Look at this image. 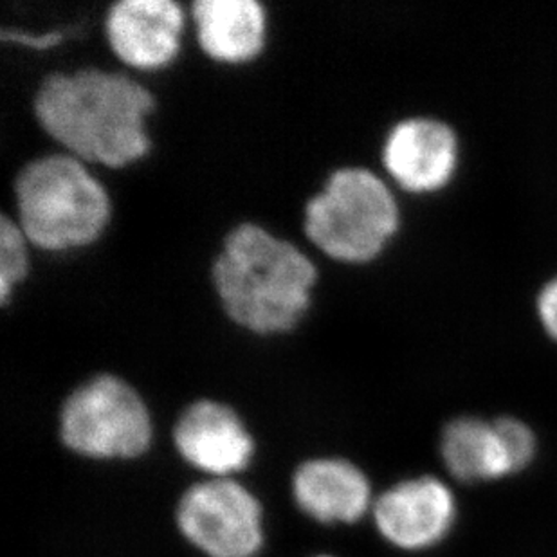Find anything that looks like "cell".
I'll list each match as a JSON object with an SVG mask.
<instances>
[{
    "mask_svg": "<svg viewBox=\"0 0 557 557\" xmlns=\"http://www.w3.org/2000/svg\"><path fill=\"white\" fill-rule=\"evenodd\" d=\"M32 107L44 134L82 163L125 169L152 147L147 117L156 96L128 74L90 65L48 74Z\"/></svg>",
    "mask_w": 557,
    "mask_h": 557,
    "instance_id": "1",
    "label": "cell"
},
{
    "mask_svg": "<svg viewBox=\"0 0 557 557\" xmlns=\"http://www.w3.org/2000/svg\"><path fill=\"white\" fill-rule=\"evenodd\" d=\"M216 304L233 325L257 336L287 334L312 301L318 268L296 244L257 222H238L211 260Z\"/></svg>",
    "mask_w": 557,
    "mask_h": 557,
    "instance_id": "2",
    "label": "cell"
},
{
    "mask_svg": "<svg viewBox=\"0 0 557 557\" xmlns=\"http://www.w3.org/2000/svg\"><path fill=\"white\" fill-rule=\"evenodd\" d=\"M13 221L33 248L63 252L103 235L112 219L111 195L87 164L53 152L22 164L13 180Z\"/></svg>",
    "mask_w": 557,
    "mask_h": 557,
    "instance_id": "3",
    "label": "cell"
},
{
    "mask_svg": "<svg viewBox=\"0 0 557 557\" xmlns=\"http://www.w3.org/2000/svg\"><path fill=\"white\" fill-rule=\"evenodd\" d=\"M399 219L383 177L364 166H342L306 200L304 235L334 262L367 263L388 246Z\"/></svg>",
    "mask_w": 557,
    "mask_h": 557,
    "instance_id": "4",
    "label": "cell"
},
{
    "mask_svg": "<svg viewBox=\"0 0 557 557\" xmlns=\"http://www.w3.org/2000/svg\"><path fill=\"white\" fill-rule=\"evenodd\" d=\"M152 416L131 383L98 373L78 384L60 408V438L90 460H131L152 444Z\"/></svg>",
    "mask_w": 557,
    "mask_h": 557,
    "instance_id": "5",
    "label": "cell"
},
{
    "mask_svg": "<svg viewBox=\"0 0 557 557\" xmlns=\"http://www.w3.org/2000/svg\"><path fill=\"white\" fill-rule=\"evenodd\" d=\"M537 449L534 430L510 416L455 417L438 442L447 474L466 485L491 484L523 473L536 462Z\"/></svg>",
    "mask_w": 557,
    "mask_h": 557,
    "instance_id": "6",
    "label": "cell"
},
{
    "mask_svg": "<svg viewBox=\"0 0 557 557\" xmlns=\"http://www.w3.org/2000/svg\"><path fill=\"white\" fill-rule=\"evenodd\" d=\"M177 527L208 557H257L263 547L262 505L235 479L191 485L177 507Z\"/></svg>",
    "mask_w": 557,
    "mask_h": 557,
    "instance_id": "7",
    "label": "cell"
},
{
    "mask_svg": "<svg viewBox=\"0 0 557 557\" xmlns=\"http://www.w3.org/2000/svg\"><path fill=\"white\" fill-rule=\"evenodd\" d=\"M373 523L384 542L403 553H426L451 536L458 499L446 480L419 474L375 496Z\"/></svg>",
    "mask_w": 557,
    "mask_h": 557,
    "instance_id": "8",
    "label": "cell"
},
{
    "mask_svg": "<svg viewBox=\"0 0 557 557\" xmlns=\"http://www.w3.org/2000/svg\"><path fill=\"white\" fill-rule=\"evenodd\" d=\"M185 11L175 0H117L103 16L112 54L126 67L158 71L177 57Z\"/></svg>",
    "mask_w": 557,
    "mask_h": 557,
    "instance_id": "9",
    "label": "cell"
},
{
    "mask_svg": "<svg viewBox=\"0 0 557 557\" xmlns=\"http://www.w3.org/2000/svg\"><path fill=\"white\" fill-rule=\"evenodd\" d=\"M458 137L432 116H411L389 128L381 148L384 170L400 188L428 194L444 188L457 172Z\"/></svg>",
    "mask_w": 557,
    "mask_h": 557,
    "instance_id": "10",
    "label": "cell"
},
{
    "mask_svg": "<svg viewBox=\"0 0 557 557\" xmlns=\"http://www.w3.org/2000/svg\"><path fill=\"white\" fill-rule=\"evenodd\" d=\"M174 444L185 462L210 479H233L255 455V441L240 416L213 399L195 400L181 413Z\"/></svg>",
    "mask_w": 557,
    "mask_h": 557,
    "instance_id": "11",
    "label": "cell"
},
{
    "mask_svg": "<svg viewBox=\"0 0 557 557\" xmlns=\"http://www.w3.org/2000/svg\"><path fill=\"white\" fill-rule=\"evenodd\" d=\"M293 496L312 520L350 525L372 512V484L363 469L345 458H312L293 476Z\"/></svg>",
    "mask_w": 557,
    "mask_h": 557,
    "instance_id": "12",
    "label": "cell"
},
{
    "mask_svg": "<svg viewBox=\"0 0 557 557\" xmlns=\"http://www.w3.org/2000/svg\"><path fill=\"white\" fill-rule=\"evenodd\" d=\"M189 16L200 51L213 62L238 65L262 53L268 15L258 0H194Z\"/></svg>",
    "mask_w": 557,
    "mask_h": 557,
    "instance_id": "13",
    "label": "cell"
},
{
    "mask_svg": "<svg viewBox=\"0 0 557 557\" xmlns=\"http://www.w3.org/2000/svg\"><path fill=\"white\" fill-rule=\"evenodd\" d=\"M29 274V243L10 213H0V306Z\"/></svg>",
    "mask_w": 557,
    "mask_h": 557,
    "instance_id": "14",
    "label": "cell"
},
{
    "mask_svg": "<svg viewBox=\"0 0 557 557\" xmlns=\"http://www.w3.org/2000/svg\"><path fill=\"white\" fill-rule=\"evenodd\" d=\"M537 315L545 331L557 339V276L545 284L537 295Z\"/></svg>",
    "mask_w": 557,
    "mask_h": 557,
    "instance_id": "15",
    "label": "cell"
},
{
    "mask_svg": "<svg viewBox=\"0 0 557 557\" xmlns=\"http://www.w3.org/2000/svg\"><path fill=\"white\" fill-rule=\"evenodd\" d=\"M318 557H332V556H318Z\"/></svg>",
    "mask_w": 557,
    "mask_h": 557,
    "instance_id": "16",
    "label": "cell"
}]
</instances>
